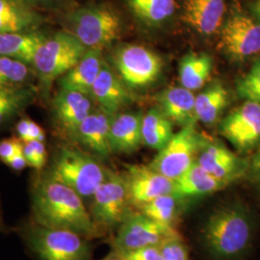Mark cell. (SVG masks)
I'll use <instances>...</instances> for the list:
<instances>
[{"mask_svg": "<svg viewBox=\"0 0 260 260\" xmlns=\"http://www.w3.org/2000/svg\"><path fill=\"white\" fill-rule=\"evenodd\" d=\"M31 205L33 222L40 225L72 231L89 240L103 236L83 199L48 172L35 182Z\"/></svg>", "mask_w": 260, "mask_h": 260, "instance_id": "6da1fadb", "label": "cell"}, {"mask_svg": "<svg viewBox=\"0 0 260 260\" xmlns=\"http://www.w3.org/2000/svg\"><path fill=\"white\" fill-rule=\"evenodd\" d=\"M254 231V216L248 205L232 202L209 214L201 238L205 250L215 259H237L250 249Z\"/></svg>", "mask_w": 260, "mask_h": 260, "instance_id": "7a4b0ae2", "label": "cell"}, {"mask_svg": "<svg viewBox=\"0 0 260 260\" xmlns=\"http://www.w3.org/2000/svg\"><path fill=\"white\" fill-rule=\"evenodd\" d=\"M88 49L70 33L59 31L43 41L35 52L32 68L44 90L73 69Z\"/></svg>", "mask_w": 260, "mask_h": 260, "instance_id": "3957f363", "label": "cell"}, {"mask_svg": "<svg viewBox=\"0 0 260 260\" xmlns=\"http://www.w3.org/2000/svg\"><path fill=\"white\" fill-rule=\"evenodd\" d=\"M28 248L41 260H90L89 239L78 233L32 222L22 229Z\"/></svg>", "mask_w": 260, "mask_h": 260, "instance_id": "277c9868", "label": "cell"}, {"mask_svg": "<svg viewBox=\"0 0 260 260\" xmlns=\"http://www.w3.org/2000/svg\"><path fill=\"white\" fill-rule=\"evenodd\" d=\"M107 169L89 153L63 147L56 152L48 173L82 199L92 198L106 177Z\"/></svg>", "mask_w": 260, "mask_h": 260, "instance_id": "5b68a950", "label": "cell"}, {"mask_svg": "<svg viewBox=\"0 0 260 260\" xmlns=\"http://www.w3.org/2000/svg\"><path fill=\"white\" fill-rule=\"evenodd\" d=\"M131 209L124 177L107 170L89 208L93 223L104 235L118 230Z\"/></svg>", "mask_w": 260, "mask_h": 260, "instance_id": "8992f818", "label": "cell"}, {"mask_svg": "<svg viewBox=\"0 0 260 260\" xmlns=\"http://www.w3.org/2000/svg\"><path fill=\"white\" fill-rule=\"evenodd\" d=\"M69 32L87 49L103 50L120 37L121 20L106 6H88L75 11L69 19Z\"/></svg>", "mask_w": 260, "mask_h": 260, "instance_id": "52a82bcc", "label": "cell"}, {"mask_svg": "<svg viewBox=\"0 0 260 260\" xmlns=\"http://www.w3.org/2000/svg\"><path fill=\"white\" fill-rule=\"evenodd\" d=\"M176 228L155 222L146 215L131 209L113 239V251L121 253L146 247L161 246L178 235Z\"/></svg>", "mask_w": 260, "mask_h": 260, "instance_id": "ba28073f", "label": "cell"}, {"mask_svg": "<svg viewBox=\"0 0 260 260\" xmlns=\"http://www.w3.org/2000/svg\"><path fill=\"white\" fill-rule=\"evenodd\" d=\"M204 140L194 124L183 126L158 151L149 166L172 180L182 176L196 162Z\"/></svg>", "mask_w": 260, "mask_h": 260, "instance_id": "9c48e42d", "label": "cell"}, {"mask_svg": "<svg viewBox=\"0 0 260 260\" xmlns=\"http://www.w3.org/2000/svg\"><path fill=\"white\" fill-rule=\"evenodd\" d=\"M116 66L121 80L129 87H145L153 83L162 70V60L147 47L125 46L116 56Z\"/></svg>", "mask_w": 260, "mask_h": 260, "instance_id": "30bf717a", "label": "cell"}, {"mask_svg": "<svg viewBox=\"0 0 260 260\" xmlns=\"http://www.w3.org/2000/svg\"><path fill=\"white\" fill-rule=\"evenodd\" d=\"M220 130L242 153L254 149L260 144V104L246 101L224 118Z\"/></svg>", "mask_w": 260, "mask_h": 260, "instance_id": "8fae6325", "label": "cell"}, {"mask_svg": "<svg viewBox=\"0 0 260 260\" xmlns=\"http://www.w3.org/2000/svg\"><path fill=\"white\" fill-rule=\"evenodd\" d=\"M123 177L130 205L137 210L160 196L174 193V180L149 165H129Z\"/></svg>", "mask_w": 260, "mask_h": 260, "instance_id": "7c38bea8", "label": "cell"}, {"mask_svg": "<svg viewBox=\"0 0 260 260\" xmlns=\"http://www.w3.org/2000/svg\"><path fill=\"white\" fill-rule=\"evenodd\" d=\"M221 45L234 59L242 60L260 53V23L251 18L237 14L223 24Z\"/></svg>", "mask_w": 260, "mask_h": 260, "instance_id": "4fadbf2b", "label": "cell"}, {"mask_svg": "<svg viewBox=\"0 0 260 260\" xmlns=\"http://www.w3.org/2000/svg\"><path fill=\"white\" fill-rule=\"evenodd\" d=\"M197 163L207 173L229 185L243 177L249 169V164L222 143L208 141H204Z\"/></svg>", "mask_w": 260, "mask_h": 260, "instance_id": "5bb4252c", "label": "cell"}, {"mask_svg": "<svg viewBox=\"0 0 260 260\" xmlns=\"http://www.w3.org/2000/svg\"><path fill=\"white\" fill-rule=\"evenodd\" d=\"M93 112L90 95L60 89L52 101V114L60 129L72 137L80 123Z\"/></svg>", "mask_w": 260, "mask_h": 260, "instance_id": "9a60e30c", "label": "cell"}, {"mask_svg": "<svg viewBox=\"0 0 260 260\" xmlns=\"http://www.w3.org/2000/svg\"><path fill=\"white\" fill-rule=\"evenodd\" d=\"M116 114L100 109L92 112L84 120L71 138L78 142L98 157L107 158L111 154L109 133Z\"/></svg>", "mask_w": 260, "mask_h": 260, "instance_id": "2e32d148", "label": "cell"}, {"mask_svg": "<svg viewBox=\"0 0 260 260\" xmlns=\"http://www.w3.org/2000/svg\"><path fill=\"white\" fill-rule=\"evenodd\" d=\"M90 96L100 104L102 109L112 114H116L131 99L126 84L105 62L93 84Z\"/></svg>", "mask_w": 260, "mask_h": 260, "instance_id": "e0dca14e", "label": "cell"}, {"mask_svg": "<svg viewBox=\"0 0 260 260\" xmlns=\"http://www.w3.org/2000/svg\"><path fill=\"white\" fill-rule=\"evenodd\" d=\"M224 0H184L182 19L203 35L215 33L223 23Z\"/></svg>", "mask_w": 260, "mask_h": 260, "instance_id": "ac0fdd59", "label": "cell"}, {"mask_svg": "<svg viewBox=\"0 0 260 260\" xmlns=\"http://www.w3.org/2000/svg\"><path fill=\"white\" fill-rule=\"evenodd\" d=\"M104 61L101 49H88L80 61L59 78L60 89L90 95Z\"/></svg>", "mask_w": 260, "mask_h": 260, "instance_id": "d6986e66", "label": "cell"}, {"mask_svg": "<svg viewBox=\"0 0 260 260\" xmlns=\"http://www.w3.org/2000/svg\"><path fill=\"white\" fill-rule=\"evenodd\" d=\"M142 121L139 113L115 115L109 133L112 153H131L139 149L143 144Z\"/></svg>", "mask_w": 260, "mask_h": 260, "instance_id": "ffe728a7", "label": "cell"}, {"mask_svg": "<svg viewBox=\"0 0 260 260\" xmlns=\"http://www.w3.org/2000/svg\"><path fill=\"white\" fill-rule=\"evenodd\" d=\"M44 18L25 0H0V33L38 30Z\"/></svg>", "mask_w": 260, "mask_h": 260, "instance_id": "44dd1931", "label": "cell"}, {"mask_svg": "<svg viewBox=\"0 0 260 260\" xmlns=\"http://www.w3.org/2000/svg\"><path fill=\"white\" fill-rule=\"evenodd\" d=\"M229 185L207 173L197 162L185 173L174 180V193L182 199L210 195Z\"/></svg>", "mask_w": 260, "mask_h": 260, "instance_id": "7402d4cb", "label": "cell"}, {"mask_svg": "<svg viewBox=\"0 0 260 260\" xmlns=\"http://www.w3.org/2000/svg\"><path fill=\"white\" fill-rule=\"evenodd\" d=\"M47 34L38 30L0 33V56L32 66L35 52Z\"/></svg>", "mask_w": 260, "mask_h": 260, "instance_id": "603a6c76", "label": "cell"}, {"mask_svg": "<svg viewBox=\"0 0 260 260\" xmlns=\"http://www.w3.org/2000/svg\"><path fill=\"white\" fill-rule=\"evenodd\" d=\"M196 96L184 87H172L160 94L161 110L168 118L182 126L194 124Z\"/></svg>", "mask_w": 260, "mask_h": 260, "instance_id": "cb8c5ba5", "label": "cell"}, {"mask_svg": "<svg viewBox=\"0 0 260 260\" xmlns=\"http://www.w3.org/2000/svg\"><path fill=\"white\" fill-rule=\"evenodd\" d=\"M173 136V121L162 110L153 108L143 116V144L159 151L167 145Z\"/></svg>", "mask_w": 260, "mask_h": 260, "instance_id": "d4e9b609", "label": "cell"}, {"mask_svg": "<svg viewBox=\"0 0 260 260\" xmlns=\"http://www.w3.org/2000/svg\"><path fill=\"white\" fill-rule=\"evenodd\" d=\"M212 59L205 53L186 55L179 65V79L182 87L196 91L205 86L212 71Z\"/></svg>", "mask_w": 260, "mask_h": 260, "instance_id": "484cf974", "label": "cell"}, {"mask_svg": "<svg viewBox=\"0 0 260 260\" xmlns=\"http://www.w3.org/2000/svg\"><path fill=\"white\" fill-rule=\"evenodd\" d=\"M229 103V93L222 84L215 83L196 96V119L211 124L220 117Z\"/></svg>", "mask_w": 260, "mask_h": 260, "instance_id": "4316f807", "label": "cell"}, {"mask_svg": "<svg viewBox=\"0 0 260 260\" xmlns=\"http://www.w3.org/2000/svg\"><path fill=\"white\" fill-rule=\"evenodd\" d=\"M35 95V88L29 84L0 89V125L25 109Z\"/></svg>", "mask_w": 260, "mask_h": 260, "instance_id": "83f0119b", "label": "cell"}, {"mask_svg": "<svg viewBox=\"0 0 260 260\" xmlns=\"http://www.w3.org/2000/svg\"><path fill=\"white\" fill-rule=\"evenodd\" d=\"M183 201L175 193H170L154 199L142 206L139 211L155 222L175 228Z\"/></svg>", "mask_w": 260, "mask_h": 260, "instance_id": "f1b7e54d", "label": "cell"}, {"mask_svg": "<svg viewBox=\"0 0 260 260\" xmlns=\"http://www.w3.org/2000/svg\"><path fill=\"white\" fill-rule=\"evenodd\" d=\"M131 11L143 21L156 24L175 12V0H127Z\"/></svg>", "mask_w": 260, "mask_h": 260, "instance_id": "f546056e", "label": "cell"}, {"mask_svg": "<svg viewBox=\"0 0 260 260\" xmlns=\"http://www.w3.org/2000/svg\"><path fill=\"white\" fill-rule=\"evenodd\" d=\"M33 75L35 73L32 66L0 56V89L28 85Z\"/></svg>", "mask_w": 260, "mask_h": 260, "instance_id": "4dcf8cb0", "label": "cell"}, {"mask_svg": "<svg viewBox=\"0 0 260 260\" xmlns=\"http://www.w3.org/2000/svg\"><path fill=\"white\" fill-rule=\"evenodd\" d=\"M236 91L242 99L260 104V59L254 62L249 73L238 79Z\"/></svg>", "mask_w": 260, "mask_h": 260, "instance_id": "1f68e13d", "label": "cell"}, {"mask_svg": "<svg viewBox=\"0 0 260 260\" xmlns=\"http://www.w3.org/2000/svg\"><path fill=\"white\" fill-rule=\"evenodd\" d=\"M23 152L29 167L42 170L46 165L47 152L44 142L36 140L23 143Z\"/></svg>", "mask_w": 260, "mask_h": 260, "instance_id": "d6a6232c", "label": "cell"}, {"mask_svg": "<svg viewBox=\"0 0 260 260\" xmlns=\"http://www.w3.org/2000/svg\"><path fill=\"white\" fill-rule=\"evenodd\" d=\"M160 251L163 260H190L188 248L179 234L164 242Z\"/></svg>", "mask_w": 260, "mask_h": 260, "instance_id": "836d02e7", "label": "cell"}, {"mask_svg": "<svg viewBox=\"0 0 260 260\" xmlns=\"http://www.w3.org/2000/svg\"><path fill=\"white\" fill-rule=\"evenodd\" d=\"M17 133L22 143L30 141H42L45 142L46 134L44 129L30 119H22L17 124Z\"/></svg>", "mask_w": 260, "mask_h": 260, "instance_id": "e575fe53", "label": "cell"}, {"mask_svg": "<svg viewBox=\"0 0 260 260\" xmlns=\"http://www.w3.org/2000/svg\"><path fill=\"white\" fill-rule=\"evenodd\" d=\"M121 260H163L160 246L146 247L119 253Z\"/></svg>", "mask_w": 260, "mask_h": 260, "instance_id": "d590c367", "label": "cell"}, {"mask_svg": "<svg viewBox=\"0 0 260 260\" xmlns=\"http://www.w3.org/2000/svg\"><path fill=\"white\" fill-rule=\"evenodd\" d=\"M23 148V143L19 137H12L0 141V160L7 164L19 150Z\"/></svg>", "mask_w": 260, "mask_h": 260, "instance_id": "8d00e7d4", "label": "cell"}, {"mask_svg": "<svg viewBox=\"0 0 260 260\" xmlns=\"http://www.w3.org/2000/svg\"><path fill=\"white\" fill-rule=\"evenodd\" d=\"M248 172L250 174L252 182L260 188V144L256 152L251 158Z\"/></svg>", "mask_w": 260, "mask_h": 260, "instance_id": "74e56055", "label": "cell"}, {"mask_svg": "<svg viewBox=\"0 0 260 260\" xmlns=\"http://www.w3.org/2000/svg\"><path fill=\"white\" fill-rule=\"evenodd\" d=\"M6 165H8L11 169H13L15 171H22L23 169L27 167V160H26L25 155H24L23 148L19 150L13 157L11 158L9 162Z\"/></svg>", "mask_w": 260, "mask_h": 260, "instance_id": "f35d334b", "label": "cell"}, {"mask_svg": "<svg viewBox=\"0 0 260 260\" xmlns=\"http://www.w3.org/2000/svg\"><path fill=\"white\" fill-rule=\"evenodd\" d=\"M100 260H121L120 255L118 252L115 251H112L109 254H107L105 257H103L102 259Z\"/></svg>", "mask_w": 260, "mask_h": 260, "instance_id": "ab89813d", "label": "cell"}, {"mask_svg": "<svg viewBox=\"0 0 260 260\" xmlns=\"http://www.w3.org/2000/svg\"><path fill=\"white\" fill-rule=\"evenodd\" d=\"M27 1L28 3L30 4H36V3H45V2H48V1H52V0H25Z\"/></svg>", "mask_w": 260, "mask_h": 260, "instance_id": "60d3db41", "label": "cell"}, {"mask_svg": "<svg viewBox=\"0 0 260 260\" xmlns=\"http://www.w3.org/2000/svg\"><path fill=\"white\" fill-rule=\"evenodd\" d=\"M255 11H256V14L260 19V0H257V2L255 4Z\"/></svg>", "mask_w": 260, "mask_h": 260, "instance_id": "b9f144b4", "label": "cell"}, {"mask_svg": "<svg viewBox=\"0 0 260 260\" xmlns=\"http://www.w3.org/2000/svg\"><path fill=\"white\" fill-rule=\"evenodd\" d=\"M1 225H2V220H1V215H0V230H1Z\"/></svg>", "mask_w": 260, "mask_h": 260, "instance_id": "7bdbcfd3", "label": "cell"}]
</instances>
